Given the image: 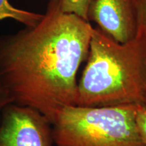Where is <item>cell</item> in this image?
<instances>
[{"instance_id":"1","label":"cell","mask_w":146,"mask_h":146,"mask_svg":"<svg viewBox=\"0 0 146 146\" xmlns=\"http://www.w3.org/2000/svg\"><path fill=\"white\" fill-rule=\"evenodd\" d=\"M94 27L49 0L34 27L0 36V80L13 103L29 106L53 125L64 108L76 106V74L88 56Z\"/></svg>"},{"instance_id":"6","label":"cell","mask_w":146,"mask_h":146,"mask_svg":"<svg viewBox=\"0 0 146 146\" xmlns=\"http://www.w3.org/2000/svg\"><path fill=\"white\" fill-rule=\"evenodd\" d=\"M43 16L14 8L8 0H0V21L4 18H13L26 27H34L41 21Z\"/></svg>"},{"instance_id":"4","label":"cell","mask_w":146,"mask_h":146,"mask_svg":"<svg viewBox=\"0 0 146 146\" xmlns=\"http://www.w3.org/2000/svg\"><path fill=\"white\" fill-rule=\"evenodd\" d=\"M52 126L36 110L10 104L0 121V146H52Z\"/></svg>"},{"instance_id":"8","label":"cell","mask_w":146,"mask_h":146,"mask_svg":"<svg viewBox=\"0 0 146 146\" xmlns=\"http://www.w3.org/2000/svg\"><path fill=\"white\" fill-rule=\"evenodd\" d=\"M137 19V32L146 33V0H135Z\"/></svg>"},{"instance_id":"3","label":"cell","mask_w":146,"mask_h":146,"mask_svg":"<svg viewBox=\"0 0 146 146\" xmlns=\"http://www.w3.org/2000/svg\"><path fill=\"white\" fill-rule=\"evenodd\" d=\"M137 105L64 108L52 125L56 146H146L136 123Z\"/></svg>"},{"instance_id":"2","label":"cell","mask_w":146,"mask_h":146,"mask_svg":"<svg viewBox=\"0 0 146 146\" xmlns=\"http://www.w3.org/2000/svg\"><path fill=\"white\" fill-rule=\"evenodd\" d=\"M87 64L77 84L76 106L142 105L146 79V33L116 41L93 29Z\"/></svg>"},{"instance_id":"9","label":"cell","mask_w":146,"mask_h":146,"mask_svg":"<svg viewBox=\"0 0 146 146\" xmlns=\"http://www.w3.org/2000/svg\"><path fill=\"white\" fill-rule=\"evenodd\" d=\"M136 123L139 132L146 143V108L142 105L137 106Z\"/></svg>"},{"instance_id":"10","label":"cell","mask_w":146,"mask_h":146,"mask_svg":"<svg viewBox=\"0 0 146 146\" xmlns=\"http://www.w3.org/2000/svg\"><path fill=\"white\" fill-rule=\"evenodd\" d=\"M13 103L12 96L0 80V121L3 110L7 106Z\"/></svg>"},{"instance_id":"11","label":"cell","mask_w":146,"mask_h":146,"mask_svg":"<svg viewBox=\"0 0 146 146\" xmlns=\"http://www.w3.org/2000/svg\"><path fill=\"white\" fill-rule=\"evenodd\" d=\"M142 106L146 108V79H145V87H144V91H143V102H142Z\"/></svg>"},{"instance_id":"5","label":"cell","mask_w":146,"mask_h":146,"mask_svg":"<svg viewBox=\"0 0 146 146\" xmlns=\"http://www.w3.org/2000/svg\"><path fill=\"white\" fill-rule=\"evenodd\" d=\"M87 18L106 34L120 43L135 37L137 19L135 0H91Z\"/></svg>"},{"instance_id":"7","label":"cell","mask_w":146,"mask_h":146,"mask_svg":"<svg viewBox=\"0 0 146 146\" xmlns=\"http://www.w3.org/2000/svg\"><path fill=\"white\" fill-rule=\"evenodd\" d=\"M91 0H60L61 8L64 12L77 15L88 21L87 12Z\"/></svg>"}]
</instances>
